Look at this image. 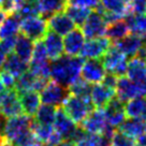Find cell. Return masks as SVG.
I'll return each mask as SVG.
<instances>
[{
  "label": "cell",
  "mask_w": 146,
  "mask_h": 146,
  "mask_svg": "<svg viewBox=\"0 0 146 146\" xmlns=\"http://www.w3.org/2000/svg\"><path fill=\"white\" fill-rule=\"evenodd\" d=\"M75 144L78 146H111V139L102 134L86 132Z\"/></svg>",
  "instance_id": "obj_31"
},
{
  "label": "cell",
  "mask_w": 146,
  "mask_h": 146,
  "mask_svg": "<svg viewBox=\"0 0 146 146\" xmlns=\"http://www.w3.org/2000/svg\"><path fill=\"white\" fill-rule=\"evenodd\" d=\"M129 32H130V29H129L127 22L123 18H120L118 21H115V22L109 24L106 26L104 36L112 43H114V42L118 41L126 36H128Z\"/></svg>",
  "instance_id": "obj_25"
},
{
  "label": "cell",
  "mask_w": 146,
  "mask_h": 146,
  "mask_svg": "<svg viewBox=\"0 0 146 146\" xmlns=\"http://www.w3.org/2000/svg\"><path fill=\"white\" fill-rule=\"evenodd\" d=\"M15 13L21 17V19H25V18L40 15V9H39L38 2L32 3V2H27L24 0L23 5L18 8V10Z\"/></svg>",
  "instance_id": "obj_37"
},
{
  "label": "cell",
  "mask_w": 146,
  "mask_h": 146,
  "mask_svg": "<svg viewBox=\"0 0 146 146\" xmlns=\"http://www.w3.org/2000/svg\"><path fill=\"white\" fill-rule=\"evenodd\" d=\"M43 39L44 40L42 41L45 46L46 53L50 60H54L60 57L61 55H64V40L61 39V36L50 30H47Z\"/></svg>",
  "instance_id": "obj_20"
},
{
  "label": "cell",
  "mask_w": 146,
  "mask_h": 146,
  "mask_svg": "<svg viewBox=\"0 0 146 146\" xmlns=\"http://www.w3.org/2000/svg\"><path fill=\"white\" fill-rule=\"evenodd\" d=\"M0 81L2 83V85L5 86L7 90H11V89H15V85H16V78L13 76L11 73L7 72L5 70H2L0 72Z\"/></svg>",
  "instance_id": "obj_41"
},
{
  "label": "cell",
  "mask_w": 146,
  "mask_h": 146,
  "mask_svg": "<svg viewBox=\"0 0 146 146\" xmlns=\"http://www.w3.org/2000/svg\"><path fill=\"white\" fill-rule=\"evenodd\" d=\"M135 139L120 130H115L111 137V146H135Z\"/></svg>",
  "instance_id": "obj_36"
},
{
  "label": "cell",
  "mask_w": 146,
  "mask_h": 146,
  "mask_svg": "<svg viewBox=\"0 0 146 146\" xmlns=\"http://www.w3.org/2000/svg\"><path fill=\"white\" fill-rule=\"evenodd\" d=\"M84 58L78 56L61 55L50 64V76L53 81L69 87L81 75Z\"/></svg>",
  "instance_id": "obj_1"
},
{
  "label": "cell",
  "mask_w": 146,
  "mask_h": 146,
  "mask_svg": "<svg viewBox=\"0 0 146 146\" xmlns=\"http://www.w3.org/2000/svg\"><path fill=\"white\" fill-rule=\"evenodd\" d=\"M106 26L108 24L105 23L102 14L98 10H95V11H90L86 21L81 26L82 27L81 30L84 33L85 38L95 39V38H100L104 36Z\"/></svg>",
  "instance_id": "obj_7"
},
{
  "label": "cell",
  "mask_w": 146,
  "mask_h": 146,
  "mask_svg": "<svg viewBox=\"0 0 146 146\" xmlns=\"http://www.w3.org/2000/svg\"><path fill=\"white\" fill-rule=\"evenodd\" d=\"M144 133L146 134V120L144 121Z\"/></svg>",
  "instance_id": "obj_48"
},
{
  "label": "cell",
  "mask_w": 146,
  "mask_h": 146,
  "mask_svg": "<svg viewBox=\"0 0 146 146\" xmlns=\"http://www.w3.org/2000/svg\"><path fill=\"white\" fill-rule=\"evenodd\" d=\"M57 146H78L74 142H71V141H62L60 142L59 144Z\"/></svg>",
  "instance_id": "obj_44"
},
{
  "label": "cell",
  "mask_w": 146,
  "mask_h": 146,
  "mask_svg": "<svg viewBox=\"0 0 146 146\" xmlns=\"http://www.w3.org/2000/svg\"><path fill=\"white\" fill-rule=\"evenodd\" d=\"M85 36L80 28H74L64 39V52L68 56H78L85 44Z\"/></svg>",
  "instance_id": "obj_18"
},
{
  "label": "cell",
  "mask_w": 146,
  "mask_h": 146,
  "mask_svg": "<svg viewBox=\"0 0 146 146\" xmlns=\"http://www.w3.org/2000/svg\"><path fill=\"white\" fill-rule=\"evenodd\" d=\"M100 59L106 72L113 73L117 78L126 75L128 61H129L128 57L123 54L114 44H111V46Z\"/></svg>",
  "instance_id": "obj_3"
},
{
  "label": "cell",
  "mask_w": 146,
  "mask_h": 146,
  "mask_svg": "<svg viewBox=\"0 0 146 146\" xmlns=\"http://www.w3.org/2000/svg\"><path fill=\"white\" fill-rule=\"evenodd\" d=\"M91 84L84 81L83 78H78L75 82L69 86L70 94L74 96L82 97L85 99H90V91H91Z\"/></svg>",
  "instance_id": "obj_33"
},
{
  "label": "cell",
  "mask_w": 146,
  "mask_h": 146,
  "mask_svg": "<svg viewBox=\"0 0 146 146\" xmlns=\"http://www.w3.org/2000/svg\"><path fill=\"white\" fill-rule=\"evenodd\" d=\"M31 123L32 117L26 114L9 117L7 118V121H5L2 137L7 141L13 142L15 139L21 137L22 134L31 130Z\"/></svg>",
  "instance_id": "obj_4"
},
{
  "label": "cell",
  "mask_w": 146,
  "mask_h": 146,
  "mask_svg": "<svg viewBox=\"0 0 146 146\" xmlns=\"http://www.w3.org/2000/svg\"><path fill=\"white\" fill-rule=\"evenodd\" d=\"M106 119H105L103 110L95 109L92 110L86 118L81 123V127L88 133L101 134L106 127Z\"/></svg>",
  "instance_id": "obj_17"
},
{
  "label": "cell",
  "mask_w": 146,
  "mask_h": 146,
  "mask_svg": "<svg viewBox=\"0 0 146 146\" xmlns=\"http://www.w3.org/2000/svg\"><path fill=\"white\" fill-rule=\"evenodd\" d=\"M0 146H14L11 142L7 141V140H5V141L2 142V143H0Z\"/></svg>",
  "instance_id": "obj_46"
},
{
  "label": "cell",
  "mask_w": 146,
  "mask_h": 146,
  "mask_svg": "<svg viewBox=\"0 0 146 146\" xmlns=\"http://www.w3.org/2000/svg\"><path fill=\"white\" fill-rule=\"evenodd\" d=\"M3 141H5V139H3V137H1V135H0V143H2Z\"/></svg>",
  "instance_id": "obj_49"
},
{
  "label": "cell",
  "mask_w": 146,
  "mask_h": 146,
  "mask_svg": "<svg viewBox=\"0 0 146 146\" xmlns=\"http://www.w3.org/2000/svg\"><path fill=\"white\" fill-rule=\"evenodd\" d=\"M15 40H16V36L1 39L0 40V50L5 54L12 53V50H14V45H15Z\"/></svg>",
  "instance_id": "obj_42"
},
{
  "label": "cell",
  "mask_w": 146,
  "mask_h": 146,
  "mask_svg": "<svg viewBox=\"0 0 146 146\" xmlns=\"http://www.w3.org/2000/svg\"><path fill=\"white\" fill-rule=\"evenodd\" d=\"M38 5L40 15L47 19L52 15L64 11L67 5V0H38Z\"/></svg>",
  "instance_id": "obj_27"
},
{
  "label": "cell",
  "mask_w": 146,
  "mask_h": 146,
  "mask_svg": "<svg viewBox=\"0 0 146 146\" xmlns=\"http://www.w3.org/2000/svg\"><path fill=\"white\" fill-rule=\"evenodd\" d=\"M106 123L111 125L112 127H119L123 121L126 119V113H125V105L123 102L114 97L110 101L103 109Z\"/></svg>",
  "instance_id": "obj_15"
},
{
  "label": "cell",
  "mask_w": 146,
  "mask_h": 146,
  "mask_svg": "<svg viewBox=\"0 0 146 146\" xmlns=\"http://www.w3.org/2000/svg\"><path fill=\"white\" fill-rule=\"evenodd\" d=\"M111 41L106 36L88 39L81 52V57L86 59H100L111 46Z\"/></svg>",
  "instance_id": "obj_11"
},
{
  "label": "cell",
  "mask_w": 146,
  "mask_h": 146,
  "mask_svg": "<svg viewBox=\"0 0 146 146\" xmlns=\"http://www.w3.org/2000/svg\"><path fill=\"white\" fill-rule=\"evenodd\" d=\"M36 78L31 71L27 70L26 72H24L22 75H19L16 78V85H15V89L17 92L26 90H32L33 89V85L36 81Z\"/></svg>",
  "instance_id": "obj_34"
},
{
  "label": "cell",
  "mask_w": 146,
  "mask_h": 146,
  "mask_svg": "<svg viewBox=\"0 0 146 146\" xmlns=\"http://www.w3.org/2000/svg\"><path fill=\"white\" fill-rule=\"evenodd\" d=\"M11 143L14 146H42V144H43L39 141V139L35 135V133L32 132L31 130L22 134L21 137L15 139Z\"/></svg>",
  "instance_id": "obj_38"
},
{
  "label": "cell",
  "mask_w": 146,
  "mask_h": 146,
  "mask_svg": "<svg viewBox=\"0 0 146 146\" xmlns=\"http://www.w3.org/2000/svg\"><path fill=\"white\" fill-rule=\"evenodd\" d=\"M5 13L3 12V11L0 10V25H1V23H2V21L5 19Z\"/></svg>",
  "instance_id": "obj_47"
},
{
  "label": "cell",
  "mask_w": 146,
  "mask_h": 146,
  "mask_svg": "<svg viewBox=\"0 0 146 146\" xmlns=\"http://www.w3.org/2000/svg\"><path fill=\"white\" fill-rule=\"evenodd\" d=\"M123 54L127 57H135L139 52L146 45V36H141L137 33H129L125 38L113 43Z\"/></svg>",
  "instance_id": "obj_8"
},
{
  "label": "cell",
  "mask_w": 146,
  "mask_h": 146,
  "mask_svg": "<svg viewBox=\"0 0 146 146\" xmlns=\"http://www.w3.org/2000/svg\"><path fill=\"white\" fill-rule=\"evenodd\" d=\"M28 64L25 62L14 53H10L8 56H5V60L3 62L2 69L7 72L11 73L13 76L17 78L19 75H22L24 72L28 70Z\"/></svg>",
  "instance_id": "obj_26"
},
{
  "label": "cell",
  "mask_w": 146,
  "mask_h": 146,
  "mask_svg": "<svg viewBox=\"0 0 146 146\" xmlns=\"http://www.w3.org/2000/svg\"><path fill=\"white\" fill-rule=\"evenodd\" d=\"M106 74L104 66L101 59H87L84 61L81 69L82 78L90 84L101 83Z\"/></svg>",
  "instance_id": "obj_12"
},
{
  "label": "cell",
  "mask_w": 146,
  "mask_h": 146,
  "mask_svg": "<svg viewBox=\"0 0 146 146\" xmlns=\"http://www.w3.org/2000/svg\"><path fill=\"white\" fill-rule=\"evenodd\" d=\"M5 56H7V54H5L2 50H0V70L2 69L3 62H5Z\"/></svg>",
  "instance_id": "obj_45"
},
{
  "label": "cell",
  "mask_w": 146,
  "mask_h": 146,
  "mask_svg": "<svg viewBox=\"0 0 146 146\" xmlns=\"http://www.w3.org/2000/svg\"><path fill=\"white\" fill-rule=\"evenodd\" d=\"M18 97H19V101H21V105L24 113L30 117L35 116L39 106L41 105L40 104L41 99H40L39 92L35 90L21 91L18 92Z\"/></svg>",
  "instance_id": "obj_21"
},
{
  "label": "cell",
  "mask_w": 146,
  "mask_h": 146,
  "mask_svg": "<svg viewBox=\"0 0 146 146\" xmlns=\"http://www.w3.org/2000/svg\"><path fill=\"white\" fill-rule=\"evenodd\" d=\"M47 30V22L40 15L25 18L21 22L19 31L33 42L43 40Z\"/></svg>",
  "instance_id": "obj_6"
},
{
  "label": "cell",
  "mask_w": 146,
  "mask_h": 146,
  "mask_svg": "<svg viewBox=\"0 0 146 146\" xmlns=\"http://www.w3.org/2000/svg\"><path fill=\"white\" fill-rule=\"evenodd\" d=\"M126 116L130 118H140L146 120V96H139L126 102Z\"/></svg>",
  "instance_id": "obj_22"
},
{
  "label": "cell",
  "mask_w": 146,
  "mask_h": 146,
  "mask_svg": "<svg viewBox=\"0 0 146 146\" xmlns=\"http://www.w3.org/2000/svg\"><path fill=\"white\" fill-rule=\"evenodd\" d=\"M119 130L130 137L137 139L142 134H144V120L128 117V119H125L123 123L119 126Z\"/></svg>",
  "instance_id": "obj_28"
},
{
  "label": "cell",
  "mask_w": 146,
  "mask_h": 146,
  "mask_svg": "<svg viewBox=\"0 0 146 146\" xmlns=\"http://www.w3.org/2000/svg\"><path fill=\"white\" fill-rule=\"evenodd\" d=\"M70 95L69 87L55 81H48L46 86L40 91V99L43 104L60 106Z\"/></svg>",
  "instance_id": "obj_5"
},
{
  "label": "cell",
  "mask_w": 146,
  "mask_h": 146,
  "mask_svg": "<svg viewBox=\"0 0 146 146\" xmlns=\"http://www.w3.org/2000/svg\"><path fill=\"white\" fill-rule=\"evenodd\" d=\"M125 1H127V2H129V1H130V0H125Z\"/></svg>",
  "instance_id": "obj_51"
},
{
  "label": "cell",
  "mask_w": 146,
  "mask_h": 146,
  "mask_svg": "<svg viewBox=\"0 0 146 146\" xmlns=\"http://www.w3.org/2000/svg\"><path fill=\"white\" fill-rule=\"evenodd\" d=\"M135 146H140V145H135Z\"/></svg>",
  "instance_id": "obj_52"
},
{
  "label": "cell",
  "mask_w": 146,
  "mask_h": 146,
  "mask_svg": "<svg viewBox=\"0 0 146 146\" xmlns=\"http://www.w3.org/2000/svg\"><path fill=\"white\" fill-rule=\"evenodd\" d=\"M64 13L68 15L69 17L73 21L75 26H82L84 22L86 21L87 16L89 15L91 10L81 8V7H75V5H67L64 8Z\"/></svg>",
  "instance_id": "obj_32"
},
{
  "label": "cell",
  "mask_w": 146,
  "mask_h": 146,
  "mask_svg": "<svg viewBox=\"0 0 146 146\" xmlns=\"http://www.w3.org/2000/svg\"><path fill=\"white\" fill-rule=\"evenodd\" d=\"M53 128L55 132L58 133L64 141H72L73 135L78 129V125L64 113L62 108H59L56 110Z\"/></svg>",
  "instance_id": "obj_9"
},
{
  "label": "cell",
  "mask_w": 146,
  "mask_h": 146,
  "mask_svg": "<svg viewBox=\"0 0 146 146\" xmlns=\"http://www.w3.org/2000/svg\"><path fill=\"white\" fill-rule=\"evenodd\" d=\"M23 113L18 92L16 89L5 90L0 99V114L5 117H13Z\"/></svg>",
  "instance_id": "obj_13"
},
{
  "label": "cell",
  "mask_w": 146,
  "mask_h": 146,
  "mask_svg": "<svg viewBox=\"0 0 146 146\" xmlns=\"http://www.w3.org/2000/svg\"><path fill=\"white\" fill-rule=\"evenodd\" d=\"M137 145L140 146H146V134H142L140 137H137Z\"/></svg>",
  "instance_id": "obj_43"
},
{
  "label": "cell",
  "mask_w": 146,
  "mask_h": 146,
  "mask_svg": "<svg viewBox=\"0 0 146 146\" xmlns=\"http://www.w3.org/2000/svg\"><path fill=\"white\" fill-rule=\"evenodd\" d=\"M5 0H0V5H2V3H3V2H5Z\"/></svg>",
  "instance_id": "obj_50"
},
{
  "label": "cell",
  "mask_w": 146,
  "mask_h": 146,
  "mask_svg": "<svg viewBox=\"0 0 146 146\" xmlns=\"http://www.w3.org/2000/svg\"><path fill=\"white\" fill-rule=\"evenodd\" d=\"M115 94H116V98L121 102H127L135 97L143 96L137 83H134L125 75L117 78L116 86H115Z\"/></svg>",
  "instance_id": "obj_14"
},
{
  "label": "cell",
  "mask_w": 146,
  "mask_h": 146,
  "mask_svg": "<svg viewBox=\"0 0 146 146\" xmlns=\"http://www.w3.org/2000/svg\"><path fill=\"white\" fill-rule=\"evenodd\" d=\"M127 76L131 81L137 83L142 91V95L146 96V64L145 60L140 57H132L128 61Z\"/></svg>",
  "instance_id": "obj_10"
},
{
  "label": "cell",
  "mask_w": 146,
  "mask_h": 146,
  "mask_svg": "<svg viewBox=\"0 0 146 146\" xmlns=\"http://www.w3.org/2000/svg\"><path fill=\"white\" fill-rule=\"evenodd\" d=\"M47 22V28L48 30L55 32L59 36H66L67 33L73 30L75 28V24L69 17L64 11L58 12V13L52 15L46 19Z\"/></svg>",
  "instance_id": "obj_16"
},
{
  "label": "cell",
  "mask_w": 146,
  "mask_h": 146,
  "mask_svg": "<svg viewBox=\"0 0 146 146\" xmlns=\"http://www.w3.org/2000/svg\"><path fill=\"white\" fill-rule=\"evenodd\" d=\"M67 5L81 7L85 9L96 10L100 5V0H67Z\"/></svg>",
  "instance_id": "obj_40"
},
{
  "label": "cell",
  "mask_w": 146,
  "mask_h": 146,
  "mask_svg": "<svg viewBox=\"0 0 146 146\" xmlns=\"http://www.w3.org/2000/svg\"><path fill=\"white\" fill-rule=\"evenodd\" d=\"M115 97V89L106 86L103 83H98L91 87L90 101L95 109L103 110L104 106Z\"/></svg>",
  "instance_id": "obj_19"
},
{
  "label": "cell",
  "mask_w": 146,
  "mask_h": 146,
  "mask_svg": "<svg viewBox=\"0 0 146 146\" xmlns=\"http://www.w3.org/2000/svg\"><path fill=\"white\" fill-rule=\"evenodd\" d=\"M21 22L22 19L15 12L7 14V16L0 25V40L9 36H17L21 29Z\"/></svg>",
  "instance_id": "obj_23"
},
{
  "label": "cell",
  "mask_w": 146,
  "mask_h": 146,
  "mask_svg": "<svg viewBox=\"0 0 146 146\" xmlns=\"http://www.w3.org/2000/svg\"><path fill=\"white\" fill-rule=\"evenodd\" d=\"M100 5L104 12L125 17L129 13V5L125 0H100Z\"/></svg>",
  "instance_id": "obj_29"
},
{
  "label": "cell",
  "mask_w": 146,
  "mask_h": 146,
  "mask_svg": "<svg viewBox=\"0 0 146 146\" xmlns=\"http://www.w3.org/2000/svg\"><path fill=\"white\" fill-rule=\"evenodd\" d=\"M56 108L52 105L42 104L35 114V120L38 123L46 125V126H53L56 116Z\"/></svg>",
  "instance_id": "obj_30"
},
{
  "label": "cell",
  "mask_w": 146,
  "mask_h": 146,
  "mask_svg": "<svg viewBox=\"0 0 146 146\" xmlns=\"http://www.w3.org/2000/svg\"><path fill=\"white\" fill-rule=\"evenodd\" d=\"M62 110L78 125L86 118V116L92 110H95V106L92 105L90 99H85L70 94L62 103Z\"/></svg>",
  "instance_id": "obj_2"
},
{
  "label": "cell",
  "mask_w": 146,
  "mask_h": 146,
  "mask_svg": "<svg viewBox=\"0 0 146 146\" xmlns=\"http://www.w3.org/2000/svg\"><path fill=\"white\" fill-rule=\"evenodd\" d=\"M31 131L35 133V135L39 139V141L41 143L46 144L50 135L54 133V128H53V126H46V125L38 123L35 119H32Z\"/></svg>",
  "instance_id": "obj_35"
},
{
  "label": "cell",
  "mask_w": 146,
  "mask_h": 146,
  "mask_svg": "<svg viewBox=\"0 0 146 146\" xmlns=\"http://www.w3.org/2000/svg\"><path fill=\"white\" fill-rule=\"evenodd\" d=\"M129 13L141 15L146 13V0H130L128 2Z\"/></svg>",
  "instance_id": "obj_39"
},
{
  "label": "cell",
  "mask_w": 146,
  "mask_h": 146,
  "mask_svg": "<svg viewBox=\"0 0 146 146\" xmlns=\"http://www.w3.org/2000/svg\"><path fill=\"white\" fill-rule=\"evenodd\" d=\"M33 46H35V43L29 38L24 36L23 33L17 35L13 50L14 54L17 55L23 61L29 64V61L31 59L32 52H33Z\"/></svg>",
  "instance_id": "obj_24"
}]
</instances>
